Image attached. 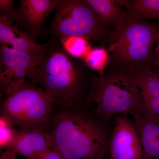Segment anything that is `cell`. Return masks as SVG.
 Returning <instances> with one entry per match:
<instances>
[{
    "instance_id": "6da1fadb",
    "label": "cell",
    "mask_w": 159,
    "mask_h": 159,
    "mask_svg": "<svg viewBox=\"0 0 159 159\" xmlns=\"http://www.w3.org/2000/svg\"><path fill=\"white\" fill-rule=\"evenodd\" d=\"M45 45L41 62L27 78L32 84L41 86L54 105L79 108L87 102L85 68L66 52L59 40L51 38Z\"/></svg>"
},
{
    "instance_id": "7a4b0ae2",
    "label": "cell",
    "mask_w": 159,
    "mask_h": 159,
    "mask_svg": "<svg viewBox=\"0 0 159 159\" xmlns=\"http://www.w3.org/2000/svg\"><path fill=\"white\" fill-rule=\"evenodd\" d=\"M51 130V148L64 159H106L109 145L105 127L98 119L77 110L55 115Z\"/></svg>"
},
{
    "instance_id": "3957f363",
    "label": "cell",
    "mask_w": 159,
    "mask_h": 159,
    "mask_svg": "<svg viewBox=\"0 0 159 159\" xmlns=\"http://www.w3.org/2000/svg\"><path fill=\"white\" fill-rule=\"evenodd\" d=\"M159 31L158 27L151 23L127 19L111 32L108 51L114 70L134 74L154 68L153 46Z\"/></svg>"
},
{
    "instance_id": "277c9868",
    "label": "cell",
    "mask_w": 159,
    "mask_h": 159,
    "mask_svg": "<svg viewBox=\"0 0 159 159\" xmlns=\"http://www.w3.org/2000/svg\"><path fill=\"white\" fill-rule=\"evenodd\" d=\"M87 102L93 103L102 119L116 115H142L144 112L142 95L134 74L113 70L91 78Z\"/></svg>"
},
{
    "instance_id": "5b68a950",
    "label": "cell",
    "mask_w": 159,
    "mask_h": 159,
    "mask_svg": "<svg viewBox=\"0 0 159 159\" xmlns=\"http://www.w3.org/2000/svg\"><path fill=\"white\" fill-rule=\"evenodd\" d=\"M105 27L87 0H61L54 18L41 35L58 40L63 38H85L102 42L107 35Z\"/></svg>"
},
{
    "instance_id": "8992f818",
    "label": "cell",
    "mask_w": 159,
    "mask_h": 159,
    "mask_svg": "<svg viewBox=\"0 0 159 159\" xmlns=\"http://www.w3.org/2000/svg\"><path fill=\"white\" fill-rule=\"evenodd\" d=\"M54 103L42 88L25 81L5 97L2 102V115L23 129H44L51 118Z\"/></svg>"
},
{
    "instance_id": "52a82bcc",
    "label": "cell",
    "mask_w": 159,
    "mask_h": 159,
    "mask_svg": "<svg viewBox=\"0 0 159 159\" xmlns=\"http://www.w3.org/2000/svg\"><path fill=\"white\" fill-rule=\"evenodd\" d=\"M0 53L1 94L6 97L25 82L29 72L41 62L44 52L28 53L1 44Z\"/></svg>"
},
{
    "instance_id": "ba28073f",
    "label": "cell",
    "mask_w": 159,
    "mask_h": 159,
    "mask_svg": "<svg viewBox=\"0 0 159 159\" xmlns=\"http://www.w3.org/2000/svg\"><path fill=\"white\" fill-rule=\"evenodd\" d=\"M60 2L61 0H20L13 25L35 39L41 35L46 20Z\"/></svg>"
},
{
    "instance_id": "9c48e42d",
    "label": "cell",
    "mask_w": 159,
    "mask_h": 159,
    "mask_svg": "<svg viewBox=\"0 0 159 159\" xmlns=\"http://www.w3.org/2000/svg\"><path fill=\"white\" fill-rule=\"evenodd\" d=\"M109 144L110 159H144L136 128L125 117H117Z\"/></svg>"
},
{
    "instance_id": "30bf717a",
    "label": "cell",
    "mask_w": 159,
    "mask_h": 159,
    "mask_svg": "<svg viewBox=\"0 0 159 159\" xmlns=\"http://www.w3.org/2000/svg\"><path fill=\"white\" fill-rule=\"evenodd\" d=\"M52 147L50 131L44 129H23L17 131L13 148L18 155L29 159H34L42 155Z\"/></svg>"
},
{
    "instance_id": "8fae6325",
    "label": "cell",
    "mask_w": 159,
    "mask_h": 159,
    "mask_svg": "<svg viewBox=\"0 0 159 159\" xmlns=\"http://www.w3.org/2000/svg\"><path fill=\"white\" fill-rule=\"evenodd\" d=\"M144 159H159V118L143 113L134 116Z\"/></svg>"
},
{
    "instance_id": "7c38bea8",
    "label": "cell",
    "mask_w": 159,
    "mask_h": 159,
    "mask_svg": "<svg viewBox=\"0 0 159 159\" xmlns=\"http://www.w3.org/2000/svg\"><path fill=\"white\" fill-rule=\"evenodd\" d=\"M142 95L144 112L159 118V75L154 68L134 74Z\"/></svg>"
},
{
    "instance_id": "4fadbf2b",
    "label": "cell",
    "mask_w": 159,
    "mask_h": 159,
    "mask_svg": "<svg viewBox=\"0 0 159 159\" xmlns=\"http://www.w3.org/2000/svg\"><path fill=\"white\" fill-rule=\"evenodd\" d=\"M1 44L10 45L12 49L31 53L43 54L45 45L39 44L34 39L6 19L0 16Z\"/></svg>"
},
{
    "instance_id": "5bb4252c",
    "label": "cell",
    "mask_w": 159,
    "mask_h": 159,
    "mask_svg": "<svg viewBox=\"0 0 159 159\" xmlns=\"http://www.w3.org/2000/svg\"><path fill=\"white\" fill-rule=\"evenodd\" d=\"M87 2L107 28L112 26L115 30L119 29L127 19L125 11L122 9L125 1L87 0Z\"/></svg>"
},
{
    "instance_id": "9a60e30c",
    "label": "cell",
    "mask_w": 159,
    "mask_h": 159,
    "mask_svg": "<svg viewBox=\"0 0 159 159\" xmlns=\"http://www.w3.org/2000/svg\"><path fill=\"white\" fill-rule=\"evenodd\" d=\"M124 8L127 19L159 20V0L125 1Z\"/></svg>"
},
{
    "instance_id": "2e32d148",
    "label": "cell",
    "mask_w": 159,
    "mask_h": 159,
    "mask_svg": "<svg viewBox=\"0 0 159 159\" xmlns=\"http://www.w3.org/2000/svg\"><path fill=\"white\" fill-rule=\"evenodd\" d=\"M108 51L103 48L91 49L84 58L85 65L102 76L109 62Z\"/></svg>"
},
{
    "instance_id": "e0dca14e",
    "label": "cell",
    "mask_w": 159,
    "mask_h": 159,
    "mask_svg": "<svg viewBox=\"0 0 159 159\" xmlns=\"http://www.w3.org/2000/svg\"><path fill=\"white\" fill-rule=\"evenodd\" d=\"M59 40L66 52L71 57L76 59H84L91 49L89 40L85 38L66 37Z\"/></svg>"
},
{
    "instance_id": "ac0fdd59",
    "label": "cell",
    "mask_w": 159,
    "mask_h": 159,
    "mask_svg": "<svg viewBox=\"0 0 159 159\" xmlns=\"http://www.w3.org/2000/svg\"><path fill=\"white\" fill-rule=\"evenodd\" d=\"M13 122L8 117L1 115L0 117V147L11 148L14 143L18 131L13 128Z\"/></svg>"
},
{
    "instance_id": "d6986e66",
    "label": "cell",
    "mask_w": 159,
    "mask_h": 159,
    "mask_svg": "<svg viewBox=\"0 0 159 159\" xmlns=\"http://www.w3.org/2000/svg\"><path fill=\"white\" fill-rule=\"evenodd\" d=\"M16 10L13 0H0V16L5 18L13 25Z\"/></svg>"
},
{
    "instance_id": "ffe728a7",
    "label": "cell",
    "mask_w": 159,
    "mask_h": 159,
    "mask_svg": "<svg viewBox=\"0 0 159 159\" xmlns=\"http://www.w3.org/2000/svg\"><path fill=\"white\" fill-rule=\"evenodd\" d=\"M34 159H64L56 151L50 148L45 153Z\"/></svg>"
},
{
    "instance_id": "44dd1931",
    "label": "cell",
    "mask_w": 159,
    "mask_h": 159,
    "mask_svg": "<svg viewBox=\"0 0 159 159\" xmlns=\"http://www.w3.org/2000/svg\"><path fill=\"white\" fill-rule=\"evenodd\" d=\"M17 155V152L13 148H8L3 152L0 159H16Z\"/></svg>"
},
{
    "instance_id": "7402d4cb",
    "label": "cell",
    "mask_w": 159,
    "mask_h": 159,
    "mask_svg": "<svg viewBox=\"0 0 159 159\" xmlns=\"http://www.w3.org/2000/svg\"><path fill=\"white\" fill-rule=\"evenodd\" d=\"M156 42V48L154 51L155 55L154 68L156 70L159 71V31L157 36Z\"/></svg>"
},
{
    "instance_id": "603a6c76",
    "label": "cell",
    "mask_w": 159,
    "mask_h": 159,
    "mask_svg": "<svg viewBox=\"0 0 159 159\" xmlns=\"http://www.w3.org/2000/svg\"><path fill=\"white\" fill-rule=\"evenodd\" d=\"M157 72V73H158V74H159V71H157L156 70Z\"/></svg>"
}]
</instances>
